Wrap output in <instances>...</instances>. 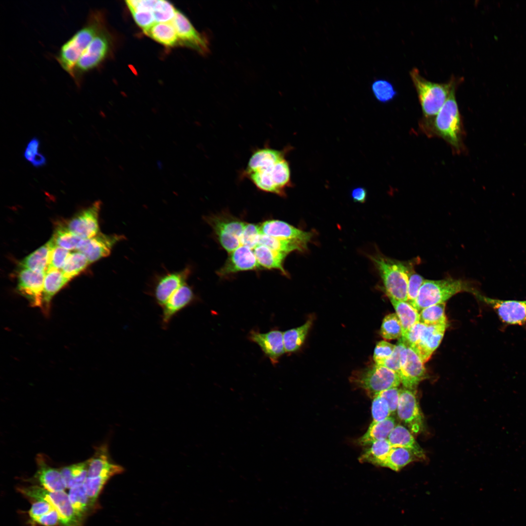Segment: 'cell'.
<instances>
[{
  "mask_svg": "<svg viewBox=\"0 0 526 526\" xmlns=\"http://www.w3.org/2000/svg\"><path fill=\"white\" fill-rule=\"evenodd\" d=\"M262 269L257 261L253 250L241 245L229 253L223 266L217 272L219 277H223L241 271Z\"/></svg>",
  "mask_w": 526,
  "mask_h": 526,
  "instance_id": "cell-19",
  "label": "cell"
},
{
  "mask_svg": "<svg viewBox=\"0 0 526 526\" xmlns=\"http://www.w3.org/2000/svg\"><path fill=\"white\" fill-rule=\"evenodd\" d=\"M57 246L67 250L77 249L83 239L72 232L67 226H58L51 239Z\"/></svg>",
  "mask_w": 526,
  "mask_h": 526,
  "instance_id": "cell-40",
  "label": "cell"
},
{
  "mask_svg": "<svg viewBox=\"0 0 526 526\" xmlns=\"http://www.w3.org/2000/svg\"><path fill=\"white\" fill-rule=\"evenodd\" d=\"M291 148L278 150L266 144L255 149L241 176L262 191L285 196L286 189L292 186L290 165L286 158Z\"/></svg>",
  "mask_w": 526,
  "mask_h": 526,
  "instance_id": "cell-1",
  "label": "cell"
},
{
  "mask_svg": "<svg viewBox=\"0 0 526 526\" xmlns=\"http://www.w3.org/2000/svg\"><path fill=\"white\" fill-rule=\"evenodd\" d=\"M113 38L105 27L92 40L77 60L72 76L77 87H80L85 75L97 69L110 56Z\"/></svg>",
  "mask_w": 526,
  "mask_h": 526,
  "instance_id": "cell-7",
  "label": "cell"
},
{
  "mask_svg": "<svg viewBox=\"0 0 526 526\" xmlns=\"http://www.w3.org/2000/svg\"><path fill=\"white\" fill-rule=\"evenodd\" d=\"M260 235L259 225L246 223L240 239L241 245L253 249L258 245Z\"/></svg>",
  "mask_w": 526,
  "mask_h": 526,
  "instance_id": "cell-47",
  "label": "cell"
},
{
  "mask_svg": "<svg viewBox=\"0 0 526 526\" xmlns=\"http://www.w3.org/2000/svg\"><path fill=\"white\" fill-rule=\"evenodd\" d=\"M353 379L357 386L373 398L383 391L397 387L401 383L398 374L383 365L376 364L360 372Z\"/></svg>",
  "mask_w": 526,
  "mask_h": 526,
  "instance_id": "cell-11",
  "label": "cell"
},
{
  "mask_svg": "<svg viewBox=\"0 0 526 526\" xmlns=\"http://www.w3.org/2000/svg\"><path fill=\"white\" fill-rule=\"evenodd\" d=\"M476 297L491 308L504 324L522 326L526 323V300H502L489 298L479 292Z\"/></svg>",
  "mask_w": 526,
  "mask_h": 526,
  "instance_id": "cell-12",
  "label": "cell"
},
{
  "mask_svg": "<svg viewBox=\"0 0 526 526\" xmlns=\"http://www.w3.org/2000/svg\"><path fill=\"white\" fill-rule=\"evenodd\" d=\"M143 31L146 35L166 46L179 44L176 30L171 22H156Z\"/></svg>",
  "mask_w": 526,
  "mask_h": 526,
  "instance_id": "cell-29",
  "label": "cell"
},
{
  "mask_svg": "<svg viewBox=\"0 0 526 526\" xmlns=\"http://www.w3.org/2000/svg\"><path fill=\"white\" fill-rule=\"evenodd\" d=\"M464 292L471 293L475 296L479 292L471 282L467 280L452 278L440 280H426L412 305L421 311L430 306L445 303L452 296Z\"/></svg>",
  "mask_w": 526,
  "mask_h": 526,
  "instance_id": "cell-6",
  "label": "cell"
},
{
  "mask_svg": "<svg viewBox=\"0 0 526 526\" xmlns=\"http://www.w3.org/2000/svg\"><path fill=\"white\" fill-rule=\"evenodd\" d=\"M395 345L385 340L378 342L374 349L373 359L375 364L382 365L393 354Z\"/></svg>",
  "mask_w": 526,
  "mask_h": 526,
  "instance_id": "cell-50",
  "label": "cell"
},
{
  "mask_svg": "<svg viewBox=\"0 0 526 526\" xmlns=\"http://www.w3.org/2000/svg\"><path fill=\"white\" fill-rule=\"evenodd\" d=\"M312 324L308 320L303 325L283 332V342L286 353L298 351L303 344Z\"/></svg>",
  "mask_w": 526,
  "mask_h": 526,
  "instance_id": "cell-36",
  "label": "cell"
},
{
  "mask_svg": "<svg viewBox=\"0 0 526 526\" xmlns=\"http://www.w3.org/2000/svg\"><path fill=\"white\" fill-rule=\"evenodd\" d=\"M47 161L45 157L39 152L36 155L31 163L34 167L39 168L45 165Z\"/></svg>",
  "mask_w": 526,
  "mask_h": 526,
  "instance_id": "cell-58",
  "label": "cell"
},
{
  "mask_svg": "<svg viewBox=\"0 0 526 526\" xmlns=\"http://www.w3.org/2000/svg\"><path fill=\"white\" fill-rule=\"evenodd\" d=\"M101 202L96 201L88 208L80 211L69 220L67 226L83 239L93 237L98 233V214Z\"/></svg>",
  "mask_w": 526,
  "mask_h": 526,
  "instance_id": "cell-16",
  "label": "cell"
},
{
  "mask_svg": "<svg viewBox=\"0 0 526 526\" xmlns=\"http://www.w3.org/2000/svg\"><path fill=\"white\" fill-rule=\"evenodd\" d=\"M55 509L49 503L41 500H37L32 505L29 511L30 517L33 520L37 518L46 514Z\"/></svg>",
  "mask_w": 526,
  "mask_h": 526,
  "instance_id": "cell-54",
  "label": "cell"
},
{
  "mask_svg": "<svg viewBox=\"0 0 526 526\" xmlns=\"http://www.w3.org/2000/svg\"><path fill=\"white\" fill-rule=\"evenodd\" d=\"M396 312L402 327V337L416 323L420 321L418 311L408 301L389 298Z\"/></svg>",
  "mask_w": 526,
  "mask_h": 526,
  "instance_id": "cell-31",
  "label": "cell"
},
{
  "mask_svg": "<svg viewBox=\"0 0 526 526\" xmlns=\"http://www.w3.org/2000/svg\"><path fill=\"white\" fill-rule=\"evenodd\" d=\"M370 446L360 457L359 461L378 466L385 459L393 448L387 439L375 441Z\"/></svg>",
  "mask_w": 526,
  "mask_h": 526,
  "instance_id": "cell-37",
  "label": "cell"
},
{
  "mask_svg": "<svg viewBox=\"0 0 526 526\" xmlns=\"http://www.w3.org/2000/svg\"><path fill=\"white\" fill-rule=\"evenodd\" d=\"M396 411L398 418L412 433L417 434L423 429L424 417L413 391L400 390Z\"/></svg>",
  "mask_w": 526,
  "mask_h": 526,
  "instance_id": "cell-13",
  "label": "cell"
},
{
  "mask_svg": "<svg viewBox=\"0 0 526 526\" xmlns=\"http://www.w3.org/2000/svg\"><path fill=\"white\" fill-rule=\"evenodd\" d=\"M124 239L122 235L98 233L91 238L82 239L76 250L83 253L91 263L109 256L113 246Z\"/></svg>",
  "mask_w": 526,
  "mask_h": 526,
  "instance_id": "cell-17",
  "label": "cell"
},
{
  "mask_svg": "<svg viewBox=\"0 0 526 526\" xmlns=\"http://www.w3.org/2000/svg\"><path fill=\"white\" fill-rule=\"evenodd\" d=\"M381 336L385 339H400L402 337V327L396 313L386 315L383 319L380 330Z\"/></svg>",
  "mask_w": 526,
  "mask_h": 526,
  "instance_id": "cell-41",
  "label": "cell"
},
{
  "mask_svg": "<svg viewBox=\"0 0 526 526\" xmlns=\"http://www.w3.org/2000/svg\"><path fill=\"white\" fill-rule=\"evenodd\" d=\"M259 225L261 234L297 241L307 247L313 236L312 232L301 230L281 220H268Z\"/></svg>",
  "mask_w": 526,
  "mask_h": 526,
  "instance_id": "cell-20",
  "label": "cell"
},
{
  "mask_svg": "<svg viewBox=\"0 0 526 526\" xmlns=\"http://www.w3.org/2000/svg\"><path fill=\"white\" fill-rule=\"evenodd\" d=\"M177 10L174 6L166 0H156L152 11L156 22H171Z\"/></svg>",
  "mask_w": 526,
  "mask_h": 526,
  "instance_id": "cell-45",
  "label": "cell"
},
{
  "mask_svg": "<svg viewBox=\"0 0 526 526\" xmlns=\"http://www.w3.org/2000/svg\"><path fill=\"white\" fill-rule=\"evenodd\" d=\"M105 27L103 12L98 10H91L82 26L61 46L55 57L61 67L70 76L81 54Z\"/></svg>",
  "mask_w": 526,
  "mask_h": 526,
  "instance_id": "cell-3",
  "label": "cell"
},
{
  "mask_svg": "<svg viewBox=\"0 0 526 526\" xmlns=\"http://www.w3.org/2000/svg\"><path fill=\"white\" fill-rule=\"evenodd\" d=\"M33 521L43 526H55L60 522L58 513L55 509Z\"/></svg>",
  "mask_w": 526,
  "mask_h": 526,
  "instance_id": "cell-55",
  "label": "cell"
},
{
  "mask_svg": "<svg viewBox=\"0 0 526 526\" xmlns=\"http://www.w3.org/2000/svg\"><path fill=\"white\" fill-rule=\"evenodd\" d=\"M51 247L49 254L47 269L61 270L70 254L69 250L56 245L51 239Z\"/></svg>",
  "mask_w": 526,
  "mask_h": 526,
  "instance_id": "cell-46",
  "label": "cell"
},
{
  "mask_svg": "<svg viewBox=\"0 0 526 526\" xmlns=\"http://www.w3.org/2000/svg\"><path fill=\"white\" fill-rule=\"evenodd\" d=\"M174 27L179 44L190 47L202 54L208 51V42L206 38L194 27L189 19L182 12L177 11L171 21Z\"/></svg>",
  "mask_w": 526,
  "mask_h": 526,
  "instance_id": "cell-18",
  "label": "cell"
},
{
  "mask_svg": "<svg viewBox=\"0 0 526 526\" xmlns=\"http://www.w3.org/2000/svg\"><path fill=\"white\" fill-rule=\"evenodd\" d=\"M18 490L29 497L51 504L58 512L59 523L63 526H81V518L75 513L64 491H50L36 485L20 487Z\"/></svg>",
  "mask_w": 526,
  "mask_h": 526,
  "instance_id": "cell-9",
  "label": "cell"
},
{
  "mask_svg": "<svg viewBox=\"0 0 526 526\" xmlns=\"http://www.w3.org/2000/svg\"><path fill=\"white\" fill-rule=\"evenodd\" d=\"M258 244L263 245L269 248L288 255L294 251H303L307 247L295 241L281 239L261 234Z\"/></svg>",
  "mask_w": 526,
  "mask_h": 526,
  "instance_id": "cell-35",
  "label": "cell"
},
{
  "mask_svg": "<svg viewBox=\"0 0 526 526\" xmlns=\"http://www.w3.org/2000/svg\"><path fill=\"white\" fill-rule=\"evenodd\" d=\"M400 390L397 387L392 388L383 391L378 394L387 402L391 413H394L398 404Z\"/></svg>",
  "mask_w": 526,
  "mask_h": 526,
  "instance_id": "cell-53",
  "label": "cell"
},
{
  "mask_svg": "<svg viewBox=\"0 0 526 526\" xmlns=\"http://www.w3.org/2000/svg\"><path fill=\"white\" fill-rule=\"evenodd\" d=\"M124 470L122 466L112 460L108 445L104 444L96 448L94 455L89 459L87 477L109 476L113 477L122 473Z\"/></svg>",
  "mask_w": 526,
  "mask_h": 526,
  "instance_id": "cell-24",
  "label": "cell"
},
{
  "mask_svg": "<svg viewBox=\"0 0 526 526\" xmlns=\"http://www.w3.org/2000/svg\"><path fill=\"white\" fill-rule=\"evenodd\" d=\"M36 462L38 469L34 477L41 487L50 491H64L66 486L60 470L50 466L40 454Z\"/></svg>",
  "mask_w": 526,
  "mask_h": 526,
  "instance_id": "cell-25",
  "label": "cell"
},
{
  "mask_svg": "<svg viewBox=\"0 0 526 526\" xmlns=\"http://www.w3.org/2000/svg\"><path fill=\"white\" fill-rule=\"evenodd\" d=\"M391 413L387 401L379 394L376 395L372 404L373 421H383L390 417Z\"/></svg>",
  "mask_w": 526,
  "mask_h": 526,
  "instance_id": "cell-48",
  "label": "cell"
},
{
  "mask_svg": "<svg viewBox=\"0 0 526 526\" xmlns=\"http://www.w3.org/2000/svg\"><path fill=\"white\" fill-rule=\"evenodd\" d=\"M410 75L416 90L423 119L420 124L429 123L437 114L448 98L452 88L459 84L460 78L453 75L446 83H436L426 79L419 70L413 68Z\"/></svg>",
  "mask_w": 526,
  "mask_h": 526,
  "instance_id": "cell-5",
  "label": "cell"
},
{
  "mask_svg": "<svg viewBox=\"0 0 526 526\" xmlns=\"http://www.w3.org/2000/svg\"><path fill=\"white\" fill-rule=\"evenodd\" d=\"M69 281L64 276L61 270L49 269L45 271L42 307L44 313L47 314L49 312L52 298Z\"/></svg>",
  "mask_w": 526,
  "mask_h": 526,
  "instance_id": "cell-26",
  "label": "cell"
},
{
  "mask_svg": "<svg viewBox=\"0 0 526 526\" xmlns=\"http://www.w3.org/2000/svg\"><path fill=\"white\" fill-rule=\"evenodd\" d=\"M51 247V242L50 240L45 244L23 259L19 263L20 268L45 272L47 268Z\"/></svg>",
  "mask_w": 526,
  "mask_h": 526,
  "instance_id": "cell-34",
  "label": "cell"
},
{
  "mask_svg": "<svg viewBox=\"0 0 526 526\" xmlns=\"http://www.w3.org/2000/svg\"><path fill=\"white\" fill-rule=\"evenodd\" d=\"M45 272L20 268L18 276L17 290L32 306L42 307V294Z\"/></svg>",
  "mask_w": 526,
  "mask_h": 526,
  "instance_id": "cell-15",
  "label": "cell"
},
{
  "mask_svg": "<svg viewBox=\"0 0 526 526\" xmlns=\"http://www.w3.org/2000/svg\"><path fill=\"white\" fill-rule=\"evenodd\" d=\"M389 298L407 301L408 277L419 261H400L381 254L371 256Z\"/></svg>",
  "mask_w": 526,
  "mask_h": 526,
  "instance_id": "cell-4",
  "label": "cell"
},
{
  "mask_svg": "<svg viewBox=\"0 0 526 526\" xmlns=\"http://www.w3.org/2000/svg\"><path fill=\"white\" fill-rule=\"evenodd\" d=\"M351 197L355 202L363 203L367 198V191L363 187L354 188L352 190Z\"/></svg>",
  "mask_w": 526,
  "mask_h": 526,
  "instance_id": "cell-57",
  "label": "cell"
},
{
  "mask_svg": "<svg viewBox=\"0 0 526 526\" xmlns=\"http://www.w3.org/2000/svg\"><path fill=\"white\" fill-rule=\"evenodd\" d=\"M248 338L261 348L273 365L285 353L283 332L280 330H272L264 333L253 330L250 332Z\"/></svg>",
  "mask_w": 526,
  "mask_h": 526,
  "instance_id": "cell-22",
  "label": "cell"
},
{
  "mask_svg": "<svg viewBox=\"0 0 526 526\" xmlns=\"http://www.w3.org/2000/svg\"><path fill=\"white\" fill-rule=\"evenodd\" d=\"M68 496L75 513L78 516L82 518L88 507L90 506L88 496L83 485L70 488Z\"/></svg>",
  "mask_w": 526,
  "mask_h": 526,
  "instance_id": "cell-44",
  "label": "cell"
},
{
  "mask_svg": "<svg viewBox=\"0 0 526 526\" xmlns=\"http://www.w3.org/2000/svg\"><path fill=\"white\" fill-rule=\"evenodd\" d=\"M253 250L262 269L278 270L283 275L288 276L283 267V263L287 255L273 250L261 244L257 245Z\"/></svg>",
  "mask_w": 526,
  "mask_h": 526,
  "instance_id": "cell-27",
  "label": "cell"
},
{
  "mask_svg": "<svg viewBox=\"0 0 526 526\" xmlns=\"http://www.w3.org/2000/svg\"><path fill=\"white\" fill-rule=\"evenodd\" d=\"M393 447H403L413 451L419 459L425 457L423 449L412 432L402 425H396L387 438Z\"/></svg>",
  "mask_w": 526,
  "mask_h": 526,
  "instance_id": "cell-28",
  "label": "cell"
},
{
  "mask_svg": "<svg viewBox=\"0 0 526 526\" xmlns=\"http://www.w3.org/2000/svg\"><path fill=\"white\" fill-rule=\"evenodd\" d=\"M190 273V269L187 267L181 271L167 273L159 278L152 291L156 303L162 307L172 295L187 283Z\"/></svg>",
  "mask_w": 526,
  "mask_h": 526,
  "instance_id": "cell-21",
  "label": "cell"
},
{
  "mask_svg": "<svg viewBox=\"0 0 526 526\" xmlns=\"http://www.w3.org/2000/svg\"><path fill=\"white\" fill-rule=\"evenodd\" d=\"M39 140L36 137H33L28 143L23 154L26 160L32 162L36 155L39 153Z\"/></svg>",
  "mask_w": 526,
  "mask_h": 526,
  "instance_id": "cell-56",
  "label": "cell"
},
{
  "mask_svg": "<svg viewBox=\"0 0 526 526\" xmlns=\"http://www.w3.org/2000/svg\"><path fill=\"white\" fill-rule=\"evenodd\" d=\"M425 280L422 276L415 271L414 269L410 272L408 277L407 301L412 305L416 299L420 289Z\"/></svg>",
  "mask_w": 526,
  "mask_h": 526,
  "instance_id": "cell-49",
  "label": "cell"
},
{
  "mask_svg": "<svg viewBox=\"0 0 526 526\" xmlns=\"http://www.w3.org/2000/svg\"><path fill=\"white\" fill-rule=\"evenodd\" d=\"M395 425L394 419L390 416L381 421H373L365 433L359 439V444L370 446L375 441L387 439Z\"/></svg>",
  "mask_w": 526,
  "mask_h": 526,
  "instance_id": "cell-30",
  "label": "cell"
},
{
  "mask_svg": "<svg viewBox=\"0 0 526 526\" xmlns=\"http://www.w3.org/2000/svg\"><path fill=\"white\" fill-rule=\"evenodd\" d=\"M445 303L430 306L422 309L420 321L427 325H446L448 322L445 314Z\"/></svg>",
  "mask_w": 526,
  "mask_h": 526,
  "instance_id": "cell-38",
  "label": "cell"
},
{
  "mask_svg": "<svg viewBox=\"0 0 526 526\" xmlns=\"http://www.w3.org/2000/svg\"><path fill=\"white\" fill-rule=\"evenodd\" d=\"M111 478L109 476L87 477L83 486L88 496L90 507H93L96 503L101 491Z\"/></svg>",
  "mask_w": 526,
  "mask_h": 526,
  "instance_id": "cell-43",
  "label": "cell"
},
{
  "mask_svg": "<svg viewBox=\"0 0 526 526\" xmlns=\"http://www.w3.org/2000/svg\"><path fill=\"white\" fill-rule=\"evenodd\" d=\"M446 325H427L419 321L402 338L404 343L412 348L425 363L440 345Z\"/></svg>",
  "mask_w": 526,
  "mask_h": 526,
  "instance_id": "cell-8",
  "label": "cell"
},
{
  "mask_svg": "<svg viewBox=\"0 0 526 526\" xmlns=\"http://www.w3.org/2000/svg\"><path fill=\"white\" fill-rule=\"evenodd\" d=\"M458 85L452 88L435 117L429 123L420 125L422 131L428 136H436L443 139L457 154L463 152L465 149L463 126L455 96Z\"/></svg>",
  "mask_w": 526,
  "mask_h": 526,
  "instance_id": "cell-2",
  "label": "cell"
},
{
  "mask_svg": "<svg viewBox=\"0 0 526 526\" xmlns=\"http://www.w3.org/2000/svg\"><path fill=\"white\" fill-rule=\"evenodd\" d=\"M212 228L220 244L228 253L241 246L240 239L246 222L226 212L204 218Z\"/></svg>",
  "mask_w": 526,
  "mask_h": 526,
  "instance_id": "cell-10",
  "label": "cell"
},
{
  "mask_svg": "<svg viewBox=\"0 0 526 526\" xmlns=\"http://www.w3.org/2000/svg\"><path fill=\"white\" fill-rule=\"evenodd\" d=\"M419 459L412 450L403 447H393L388 455L379 465L394 471H399L404 467Z\"/></svg>",
  "mask_w": 526,
  "mask_h": 526,
  "instance_id": "cell-32",
  "label": "cell"
},
{
  "mask_svg": "<svg viewBox=\"0 0 526 526\" xmlns=\"http://www.w3.org/2000/svg\"><path fill=\"white\" fill-rule=\"evenodd\" d=\"M424 363L412 348L406 346L401 353L399 376L405 389L413 391L426 376Z\"/></svg>",
  "mask_w": 526,
  "mask_h": 526,
  "instance_id": "cell-14",
  "label": "cell"
},
{
  "mask_svg": "<svg viewBox=\"0 0 526 526\" xmlns=\"http://www.w3.org/2000/svg\"><path fill=\"white\" fill-rule=\"evenodd\" d=\"M196 300L192 288L187 283L180 287L162 307L161 324L167 328L173 318Z\"/></svg>",
  "mask_w": 526,
  "mask_h": 526,
  "instance_id": "cell-23",
  "label": "cell"
},
{
  "mask_svg": "<svg viewBox=\"0 0 526 526\" xmlns=\"http://www.w3.org/2000/svg\"><path fill=\"white\" fill-rule=\"evenodd\" d=\"M406 346L401 338L395 345V348L392 355L387 358L381 365H383L394 371L399 375L401 368V353Z\"/></svg>",
  "mask_w": 526,
  "mask_h": 526,
  "instance_id": "cell-51",
  "label": "cell"
},
{
  "mask_svg": "<svg viewBox=\"0 0 526 526\" xmlns=\"http://www.w3.org/2000/svg\"><path fill=\"white\" fill-rule=\"evenodd\" d=\"M371 90L376 99L382 103L392 101L397 95L392 83L384 79L375 80L371 84Z\"/></svg>",
  "mask_w": 526,
  "mask_h": 526,
  "instance_id": "cell-42",
  "label": "cell"
},
{
  "mask_svg": "<svg viewBox=\"0 0 526 526\" xmlns=\"http://www.w3.org/2000/svg\"><path fill=\"white\" fill-rule=\"evenodd\" d=\"M89 459L66 466L60 470L67 488L82 485L88 476Z\"/></svg>",
  "mask_w": 526,
  "mask_h": 526,
  "instance_id": "cell-33",
  "label": "cell"
},
{
  "mask_svg": "<svg viewBox=\"0 0 526 526\" xmlns=\"http://www.w3.org/2000/svg\"><path fill=\"white\" fill-rule=\"evenodd\" d=\"M136 24L143 30H145L156 23L152 12L136 11L131 12Z\"/></svg>",
  "mask_w": 526,
  "mask_h": 526,
  "instance_id": "cell-52",
  "label": "cell"
},
{
  "mask_svg": "<svg viewBox=\"0 0 526 526\" xmlns=\"http://www.w3.org/2000/svg\"><path fill=\"white\" fill-rule=\"evenodd\" d=\"M90 263L87 257L77 251L70 253L61 270L64 276L70 281L81 272Z\"/></svg>",
  "mask_w": 526,
  "mask_h": 526,
  "instance_id": "cell-39",
  "label": "cell"
}]
</instances>
